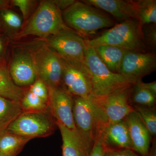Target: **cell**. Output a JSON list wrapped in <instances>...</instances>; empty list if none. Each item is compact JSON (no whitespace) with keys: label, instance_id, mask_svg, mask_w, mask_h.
I'll list each match as a JSON object with an SVG mask.
<instances>
[{"label":"cell","instance_id":"7402d4cb","mask_svg":"<svg viewBox=\"0 0 156 156\" xmlns=\"http://www.w3.org/2000/svg\"><path fill=\"white\" fill-rule=\"evenodd\" d=\"M136 10V19L141 26L156 23V0L134 1Z\"/></svg>","mask_w":156,"mask_h":156},{"label":"cell","instance_id":"9c48e42d","mask_svg":"<svg viewBox=\"0 0 156 156\" xmlns=\"http://www.w3.org/2000/svg\"><path fill=\"white\" fill-rule=\"evenodd\" d=\"M156 69L154 53L127 51L122 60L119 73L137 83Z\"/></svg>","mask_w":156,"mask_h":156},{"label":"cell","instance_id":"1f68e13d","mask_svg":"<svg viewBox=\"0 0 156 156\" xmlns=\"http://www.w3.org/2000/svg\"><path fill=\"white\" fill-rule=\"evenodd\" d=\"M76 2L74 0H53V2L62 12L69 8Z\"/></svg>","mask_w":156,"mask_h":156},{"label":"cell","instance_id":"277c9868","mask_svg":"<svg viewBox=\"0 0 156 156\" xmlns=\"http://www.w3.org/2000/svg\"><path fill=\"white\" fill-rule=\"evenodd\" d=\"M86 44L92 48L108 45L128 51L149 52L143 41L141 25L136 19H130L115 24L103 34L91 40H85Z\"/></svg>","mask_w":156,"mask_h":156},{"label":"cell","instance_id":"4fadbf2b","mask_svg":"<svg viewBox=\"0 0 156 156\" xmlns=\"http://www.w3.org/2000/svg\"><path fill=\"white\" fill-rule=\"evenodd\" d=\"M9 70L12 80L18 87L30 86L37 78L31 53L26 51L14 55Z\"/></svg>","mask_w":156,"mask_h":156},{"label":"cell","instance_id":"3957f363","mask_svg":"<svg viewBox=\"0 0 156 156\" xmlns=\"http://www.w3.org/2000/svg\"><path fill=\"white\" fill-rule=\"evenodd\" d=\"M62 17L66 25L81 37L92 35L116 24L106 14L82 1H76L62 11Z\"/></svg>","mask_w":156,"mask_h":156},{"label":"cell","instance_id":"8fae6325","mask_svg":"<svg viewBox=\"0 0 156 156\" xmlns=\"http://www.w3.org/2000/svg\"><path fill=\"white\" fill-rule=\"evenodd\" d=\"M131 87L119 90L105 97L98 98L92 97L103 111L108 124L119 122L134 111L129 102Z\"/></svg>","mask_w":156,"mask_h":156},{"label":"cell","instance_id":"83f0119b","mask_svg":"<svg viewBox=\"0 0 156 156\" xmlns=\"http://www.w3.org/2000/svg\"><path fill=\"white\" fill-rule=\"evenodd\" d=\"M29 90L48 104L49 96L48 86L41 80L37 78L35 82L30 86Z\"/></svg>","mask_w":156,"mask_h":156},{"label":"cell","instance_id":"f546056e","mask_svg":"<svg viewBox=\"0 0 156 156\" xmlns=\"http://www.w3.org/2000/svg\"><path fill=\"white\" fill-rule=\"evenodd\" d=\"M104 156H140L130 149H110L105 148Z\"/></svg>","mask_w":156,"mask_h":156},{"label":"cell","instance_id":"f1b7e54d","mask_svg":"<svg viewBox=\"0 0 156 156\" xmlns=\"http://www.w3.org/2000/svg\"><path fill=\"white\" fill-rule=\"evenodd\" d=\"M34 2L30 0H13L11 3L13 5L17 7L22 14L24 21L27 20Z\"/></svg>","mask_w":156,"mask_h":156},{"label":"cell","instance_id":"52a82bcc","mask_svg":"<svg viewBox=\"0 0 156 156\" xmlns=\"http://www.w3.org/2000/svg\"><path fill=\"white\" fill-rule=\"evenodd\" d=\"M56 126V120L48 108L44 111H23L9 125L7 131L32 139L50 136Z\"/></svg>","mask_w":156,"mask_h":156},{"label":"cell","instance_id":"6da1fadb","mask_svg":"<svg viewBox=\"0 0 156 156\" xmlns=\"http://www.w3.org/2000/svg\"><path fill=\"white\" fill-rule=\"evenodd\" d=\"M85 60L92 85V97H105L136 83L120 73L111 71L101 60L94 48L87 45Z\"/></svg>","mask_w":156,"mask_h":156},{"label":"cell","instance_id":"d4e9b609","mask_svg":"<svg viewBox=\"0 0 156 156\" xmlns=\"http://www.w3.org/2000/svg\"><path fill=\"white\" fill-rule=\"evenodd\" d=\"M20 104L23 111H44L48 109V104L29 90L25 92Z\"/></svg>","mask_w":156,"mask_h":156},{"label":"cell","instance_id":"603a6c76","mask_svg":"<svg viewBox=\"0 0 156 156\" xmlns=\"http://www.w3.org/2000/svg\"><path fill=\"white\" fill-rule=\"evenodd\" d=\"M129 102L131 105L155 107L156 96L136 83L130 89Z\"/></svg>","mask_w":156,"mask_h":156},{"label":"cell","instance_id":"d6986e66","mask_svg":"<svg viewBox=\"0 0 156 156\" xmlns=\"http://www.w3.org/2000/svg\"><path fill=\"white\" fill-rule=\"evenodd\" d=\"M26 92L14 83L9 69L4 65L0 66V97L20 103Z\"/></svg>","mask_w":156,"mask_h":156},{"label":"cell","instance_id":"5b68a950","mask_svg":"<svg viewBox=\"0 0 156 156\" xmlns=\"http://www.w3.org/2000/svg\"><path fill=\"white\" fill-rule=\"evenodd\" d=\"M69 28L62 19V12L53 1H42L15 38H21L32 35L45 39L60 31Z\"/></svg>","mask_w":156,"mask_h":156},{"label":"cell","instance_id":"ffe728a7","mask_svg":"<svg viewBox=\"0 0 156 156\" xmlns=\"http://www.w3.org/2000/svg\"><path fill=\"white\" fill-rule=\"evenodd\" d=\"M31 139L18 136L7 130L0 133V156H17Z\"/></svg>","mask_w":156,"mask_h":156},{"label":"cell","instance_id":"7a4b0ae2","mask_svg":"<svg viewBox=\"0 0 156 156\" xmlns=\"http://www.w3.org/2000/svg\"><path fill=\"white\" fill-rule=\"evenodd\" d=\"M73 118L76 130L87 147L92 150L101 130L108 124L104 113L93 98L74 97Z\"/></svg>","mask_w":156,"mask_h":156},{"label":"cell","instance_id":"44dd1931","mask_svg":"<svg viewBox=\"0 0 156 156\" xmlns=\"http://www.w3.org/2000/svg\"><path fill=\"white\" fill-rule=\"evenodd\" d=\"M22 112L19 102L0 97V124L6 129Z\"/></svg>","mask_w":156,"mask_h":156},{"label":"cell","instance_id":"5bb4252c","mask_svg":"<svg viewBox=\"0 0 156 156\" xmlns=\"http://www.w3.org/2000/svg\"><path fill=\"white\" fill-rule=\"evenodd\" d=\"M133 151L140 156H147L151 147L152 136L135 111L125 119Z\"/></svg>","mask_w":156,"mask_h":156},{"label":"cell","instance_id":"4dcf8cb0","mask_svg":"<svg viewBox=\"0 0 156 156\" xmlns=\"http://www.w3.org/2000/svg\"><path fill=\"white\" fill-rule=\"evenodd\" d=\"M105 147L98 139H96L89 156H104Z\"/></svg>","mask_w":156,"mask_h":156},{"label":"cell","instance_id":"d6a6232c","mask_svg":"<svg viewBox=\"0 0 156 156\" xmlns=\"http://www.w3.org/2000/svg\"><path fill=\"white\" fill-rule=\"evenodd\" d=\"M136 83L140 86L149 91L154 96H156V82L155 81L151 83H143L142 80H140L138 81Z\"/></svg>","mask_w":156,"mask_h":156},{"label":"cell","instance_id":"836d02e7","mask_svg":"<svg viewBox=\"0 0 156 156\" xmlns=\"http://www.w3.org/2000/svg\"><path fill=\"white\" fill-rule=\"evenodd\" d=\"M147 156H156V141L155 137H154L151 147H150Z\"/></svg>","mask_w":156,"mask_h":156},{"label":"cell","instance_id":"8992f818","mask_svg":"<svg viewBox=\"0 0 156 156\" xmlns=\"http://www.w3.org/2000/svg\"><path fill=\"white\" fill-rule=\"evenodd\" d=\"M45 39L46 45L60 58L71 65L88 73L85 60L86 44L82 37L69 28Z\"/></svg>","mask_w":156,"mask_h":156},{"label":"cell","instance_id":"e0dca14e","mask_svg":"<svg viewBox=\"0 0 156 156\" xmlns=\"http://www.w3.org/2000/svg\"><path fill=\"white\" fill-rule=\"evenodd\" d=\"M62 138V156H89L91 151L87 147L77 131L71 130L56 122Z\"/></svg>","mask_w":156,"mask_h":156},{"label":"cell","instance_id":"8d00e7d4","mask_svg":"<svg viewBox=\"0 0 156 156\" xmlns=\"http://www.w3.org/2000/svg\"><path fill=\"white\" fill-rule=\"evenodd\" d=\"M6 130H7V129L4 128L2 125L0 124V133L3 132V131H6Z\"/></svg>","mask_w":156,"mask_h":156},{"label":"cell","instance_id":"4316f807","mask_svg":"<svg viewBox=\"0 0 156 156\" xmlns=\"http://www.w3.org/2000/svg\"><path fill=\"white\" fill-rule=\"evenodd\" d=\"M1 16L5 25L10 29L17 30L21 28L22 19L19 14L9 9L1 11Z\"/></svg>","mask_w":156,"mask_h":156},{"label":"cell","instance_id":"7c38bea8","mask_svg":"<svg viewBox=\"0 0 156 156\" xmlns=\"http://www.w3.org/2000/svg\"><path fill=\"white\" fill-rule=\"evenodd\" d=\"M62 87L73 97H92V89L89 74L71 65L62 58Z\"/></svg>","mask_w":156,"mask_h":156},{"label":"cell","instance_id":"30bf717a","mask_svg":"<svg viewBox=\"0 0 156 156\" xmlns=\"http://www.w3.org/2000/svg\"><path fill=\"white\" fill-rule=\"evenodd\" d=\"M48 87V108L56 122L77 131L73 118V96L62 87Z\"/></svg>","mask_w":156,"mask_h":156},{"label":"cell","instance_id":"484cf974","mask_svg":"<svg viewBox=\"0 0 156 156\" xmlns=\"http://www.w3.org/2000/svg\"><path fill=\"white\" fill-rule=\"evenodd\" d=\"M144 44L147 50L154 53L156 48V24L141 26Z\"/></svg>","mask_w":156,"mask_h":156},{"label":"cell","instance_id":"2e32d148","mask_svg":"<svg viewBox=\"0 0 156 156\" xmlns=\"http://www.w3.org/2000/svg\"><path fill=\"white\" fill-rule=\"evenodd\" d=\"M83 2L106 11L116 19L122 22L136 19L135 2L123 0H86Z\"/></svg>","mask_w":156,"mask_h":156},{"label":"cell","instance_id":"d590c367","mask_svg":"<svg viewBox=\"0 0 156 156\" xmlns=\"http://www.w3.org/2000/svg\"><path fill=\"white\" fill-rule=\"evenodd\" d=\"M4 52H5V48H4V44L2 39L0 38V59H1V57L4 55Z\"/></svg>","mask_w":156,"mask_h":156},{"label":"cell","instance_id":"9a60e30c","mask_svg":"<svg viewBox=\"0 0 156 156\" xmlns=\"http://www.w3.org/2000/svg\"><path fill=\"white\" fill-rule=\"evenodd\" d=\"M97 139L105 148L133 150L125 120L114 124H107L101 130Z\"/></svg>","mask_w":156,"mask_h":156},{"label":"cell","instance_id":"74e56055","mask_svg":"<svg viewBox=\"0 0 156 156\" xmlns=\"http://www.w3.org/2000/svg\"><path fill=\"white\" fill-rule=\"evenodd\" d=\"M2 64H1V59H0V66L2 65Z\"/></svg>","mask_w":156,"mask_h":156},{"label":"cell","instance_id":"ac0fdd59","mask_svg":"<svg viewBox=\"0 0 156 156\" xmlns=\"http://www.w3.org/2000/svg\"><path fill=\"white\" fill-rule=\"evenodd\" d=\"M94 48L101 60L111 71L119 73L121 62L128 50L108 45H101Z\"/></svg>","mask_w":156,"mask_h":156},{"label":"cell","instance_id":"cb8c5ba5","mask_svg":"<svg viewBox=\"0 0 156 156\" xmlns=\"http://www.w3.org/2000/svg\"><path fill=\"white\" fill-rule=\"evenodd\" d=\"M139 118L150 132L152 137H155L156 135V107L140 106L131 105Z\"/></svg>","mask_w":156,"mask_h":156},{"label":"cell","instance_id":"ba28073f","mask_svg":"<svg viewBox=\"0 0 156 156\" xmlns=\"http://www.w3.org/2000/svg\"><path fill=\"white\" fill-rule=\"evenodd\" d=\"M37 78L48 87H62V58L47 45L37 48L31 53Z\"/></svg>","mask_w":156,"mask_h":156},{"label":"cell","instance_id":"e575fe53","mask_svg":"<svg viewBox=\"0 0 156 156\" xmlns=\"http://www.w3.org/2000/svg\"><path fill=\"white\" fill-rule=\"evenodd\" d=\"M9 1H0V10H5L8 9L9 5Z\"/></svg>","mask_w":156,"mask_h":156}]
</instances>
